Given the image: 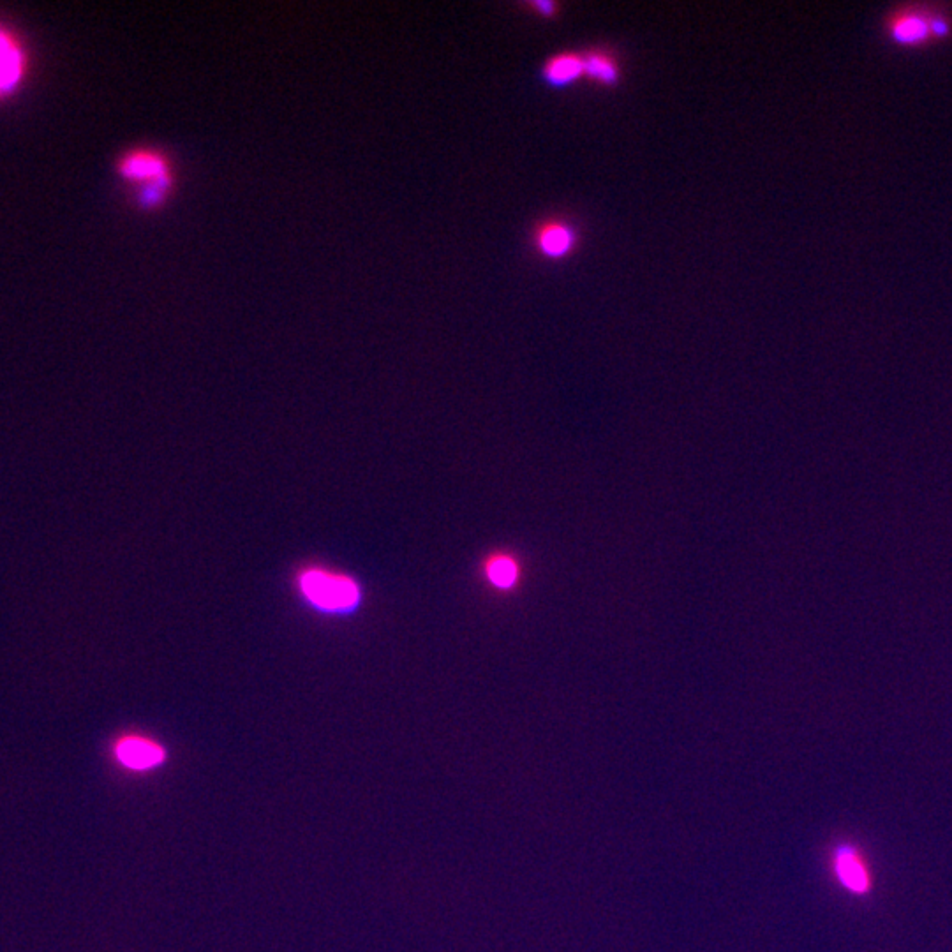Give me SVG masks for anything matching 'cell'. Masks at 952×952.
Returning <instances> with one entry per match:
<instances>
[{"mask_svg":"<svg viewBox=\"0 0 952 952\" xmlns=\"http://www.w3.org/2000/svg\"><path fill=\"white\" fill-rule=\"evenodd\" d=\"M120 177L140 186L143 209L164 207L175 189V166L168 154L154 147H140L126 152L117 164Z\"/></svg>","mask_w":952,"mask_h":952,"instance_id":"obj_1","label":"cell"},{"mask_svg":"<svg viewBox=\"0 0 952 952\" xmlns=\"http://www.w3.org/2000/svg\"><path fill=\"white\" fill-rule=\"evenodd\" d=\"M937 2H905L887 11L882 18V34L887 43L901 50H928L937 46L933 36V15Z\"/></svg>","mask_w":952,"mask_h":952,"instance_id":"obj_2","label":"cell"},{"mask_svg":"<svg viewBox=\"0 0 952 952\" xmlns=\"http://www.w3.org/2000/svg\"><path fill=\"white\" fill-rule=\"evenodd\" d=\"M300 589L309 602L323 610L353 609L360 600L357 582L320 568L302 573Z\"/></svg>","mask_w":952,"mask_h":952,"instance_id":"obj_3","label":"cell"},{"mask_svg":"<svg viewBox=\"0 0 952 952\" xmlns=\"http://www.w3.org/2000/svg\"><path fill=\"white\" fill-rule=\"evenodd\" d=\"M833 875L836 882L852 896H866L873 889V877L863 852L852 843H840L834 848Z\"/></svg>","mask_w":952,"mask_h":952,"instance_id":"obj_4","label":"cell"},{"mask_svg":"<svg viewBox=\"0 0 952 952\" xmlns=\"http://www.w3.org/2000/svg\"><path fill=\"white\" fill-rule=\"evenodd\" d=\"M533 246L545 260H565L579 246V233L570 221L563 217H551L536 226Z\"/></svg>","mask_w":952,"mask_h":952,"instance_id":"obj_5","label":"cell"},{"mask_svg":"<svg viewBox=\"0 0 952 952\" xmlns=\"http://www.w3.org/2000/svg\"><path fill=\"white\" fill-rule=\"evenodd\" d=\"M115 759L129 771L149 773L168 762V750L150 737L124 736L115 744Z\"/></svg>","mask_w":952,"mask_h":952,"instance_id":"obj_6","label":"cell"},{"mask_svg":"<svg viewBox=\"0 0 952 952\" xmlns=\"http://www.w3.org/2000/svg\"><path fill=\"white\" fill-rule=\"evenodd\" d=\"M586 75L582 52L554 53L543 62L542 80L552 89H568L582 82Z\"/></svg>","mask_w":952,"mask_h":952,"instance_id":"obj_7","label":"cell"},{"mask_svg":"<svg viewBox=\"0 0 952 952\" xmlns=\"http://www.w3.org/2000/svg\"><path fill=\"white\" fill-rule=\"evenodd\" d=\"M582 55H584V69H586L584 80L605 89L618 87L623 76V69L616 53L609 48L595 46L582 52Z\"/></svg>","mask_w":952,"mask_h":952,"instance_id":"obj_8","label":"cell"},{"mask_svg":"<svg viewBox=\"0 0 952 952\" xmlns=\"http://www.w3.org/2000/svg\"><path fill=\"white\" fill-rule=\"evenodd\" d=\"M23 75V55L15 41L0 30V94L18 85Z\"/></svg>","mask_w":952,"mask_h":952,"instance_id":"obj_9","label":"cell"},{"mask_svg":"<svg viewBox=\"0 0 952 952\" xmlns=\"http://www.w3.org/2000/svg\"><path fill=\"white\" fill-rule=\"evenodd\" d=\"M489 577H491V581L494 582L496 586L508 588V586H512L515 579H517V566H515L514 561H510V559H496V561H492L491 565H489Z\"/></svg>","mask_w":952,"mask_h":952,"instance_id":"obj_10","label":"cell"},{"mask_svg":"<svg viewBox=\"0 0 952 952\" xmlns=\"http://www.w3.org/2000/svg\"><path fill=\"white\" fill-rule=\"evenodd\" d=\"M528 9H531L535 15L542 18H556L559 15L561 6L551 0H538V2H529Z\"/></svg>","mask_w":952,"mask_h":952,"instance_id":"obj_11","label":"cell"}]
</instances>
